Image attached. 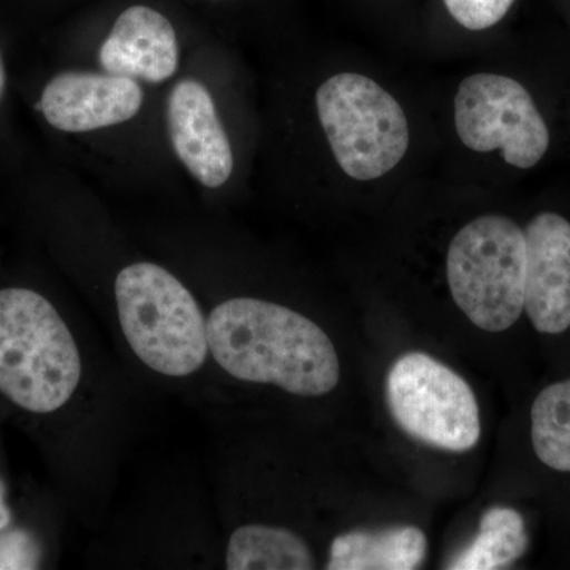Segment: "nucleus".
<instances>
[{"mask_svg":"<svg viewBox=\"0 0 570 570\" xmlns=\"http://www.w3.org/2000/svg\"><path fill=\"white\" fill-rule=\"evenodd\" d=\"M217 365L239 381L272 384L296 396H324L340 382L332 340L317 324L276 303L232 298L209 314Z\"/></svg>","mask_w":570,"mask_h":570,"instance_id":"obj_1","label":"nucleus"},{"mask_svg":"<svg viewBox=\"0 0 570 570\" xmlns=\"http://www.w3.org/2000/svg\"><path fill=\"white\" fill-rule=\"evenodd\" d=\"M81 381L69 326L43 295L0 291V393L36 414L61 409Z\"/></svg>","mask_w":570,"mask_h":570,"instance_id":"obj_2","label":"nucleus"},{"mask_svg":"<svg viewBox=\"0 0 570 570\" xmlns=\"http://www.w3.org/2000/svg\"><path fill=\"white\" fill-rule=\"evenodd\" d=\"M119 322L135 355L156 373L194 374L208 356V328L194 295L149 262L121 269L115 283Z\"/></svg>","mask_w":570,"mask_h":570,"instance_id":"obj_3","label":"nucleus"},{"mask_svg":"<svg viewBox=\"0 0 570 570\" xmlns=\"http://www.w3.org/2000/svg\"><path fill=\"white\" fill-rule=\"evenodd\" d=\"M527 242L504 216H482L453 236L448 254L450 292L479 328L501 333L524 311Z\"/></svg>","mask_w":570,"mask_h":570,"instance_id":"obj_4","label":"nucleus"},{"mask_svg":"<svg viewBox=\"0 0 570 570\" xmlns=\"http://www.w3.org/2000/svg\"><path fill=\"white\" fill-rule=\"evenodd\" d=\"M316 104L330 148L351 178H381L406 156V115L371 78L335 75L317 89Z\"/></svg>","mask_w":570,"mask_h":570,"instance_id":"obj_5","label":"nucleus"},{"mask_svg":"<svg viewBox=\"0 0 570 570\" xmlns=\"http://www.w3.org/2000/svg\"><path fill=\"white\" fill-rule=\"evenodd\" d=\"M387 403L396 425L430 448L468 452L482 433L478 397L468 382L423 352H409L393 363Z\"/></svg>","mask_w":570,"mask_h":570,"instance_id":"obj_6","label":"nucleus"},{"mask_svg":"<svg viewBox=\"0 0 570 570\" xmlns=\"http://www.w3.org/2000/svg\"><path fill=\"white\" fill-rule=\"evenodd\" d=\"M455 126L472 151L501 149L505 163L523 170L538 165L550 145L549 127L530 92L501 75L479 73L461 81Z\"/></svg>","mask_w":570,"mask_h":570,"instance_id":"obj_7","label":"nucleus"},{"mask_svg":"<svg viewBox=\"0 0 570 570\" xmlns=\"http://www.w3.org/2000/svg\"><path fill=\"white\" fill-rule=\"evenodd\" d=\"M141 104V86L132 78L69 70L48 81L39 107L55 129L82 134L130 121Z\"/></svg>","mask_w":570,"mask_h":570,"instance_id":"obj_8","label":"nucleus"},{"mask_svg":"<svg viewBox=\"0 0 570 570\" xmlns=\"http://www.w3.org/2000/svg\"><path fill=\"white\" fill-rule=\"evenodd\" d=\"M168 137L176 156L208 189L224 186L234 174V153L216 104L205 85L176 82L167 102Z\"/></svg>","mask_w":570,"mask_h":570,"instance_id":"obj_9","label":"nucleus"},{"mask_svg":"<svg viewBox=\"0 0 570 570\" xmlns=\"http://www.w3.org/2000/svg\"><path fill=\"white\" fill-rule=\"evenodd\" d=\"M524 242V311L538 332L560 335L570 326V223L554 213L538 214Z\"/></svg>","mask_w":570,"mask_h":570,"instance_id":"obj_10","label":"nucleus"},{"mask_svg":"<svg viewBox=\"0 0 570 570\" xmlns=\"http://www.w3.org/2000/svg\"><path fill=\"white\" fill-rule=\"evenodd\" d=\"M107 73L163 82L178 70L179 48L174 24L146 6L124 10L99 51Z\"/></svg>","mask_w":570,"mask_h":570,"instance_id":"obj_11","label":"nucleus"},{"mask_svg":"<svg viewBox=\"0 0 570 570\" xmlns=\"http://www.w3.org/2000/svg\"><path fill=\"white\" fill-rule=\"evenodd\" d=\"M425 532L415 527L351 531L337 535L330 549V570H412L425 560Z\"/></svg>","mask_w":570,"mask_h":570,"instance_id":"obj_12","label":"nucleus"},{"mask_svg":"<svg viewBox=\"0 0 570 570\" xmlns=\"http://www.w3.org/2000/svg\"><path fill=\"white\" fill-rule=\"evenodd\" d=\"M228 570H311L316 568L305 540L284 528L246 524L228 540Z\"/></svg>","mask_w":570,"mask_h":570,"instance_id":"obj_13","label":"nucleus"},{"mask_svg":"<svg viewBox=\"0 0 570 570\" xmlns=\"http://www.w3.org/2000/svg\"><path fill=\"white\" fill-rule=\"evenodd\" d=\"M523 517L510 508H493L480 520L478 535L461 550L448 569L494 570L519 561L528 549Z\"/></svg>","mask_w":570,"mask_h":570,"instance_id":"obj_14","label":"nucleus"},{"mask_svg":"<svg viewBox=\"0 0 570 570\" xmlns=\"http://www.w3.org/2000/svg\"><path fill=\"white\" fill-rule=\"evenodd\" d=\"M535 455L554 471L570 472V379L543 389L531 409Z\"/></svg>","mask_w":570,"mask_h":570,"instance_id":"obj_15","label":"nucleus"},{"mask_svg":"<svg viewBox=\"0 0 570 570\" xmlns=\"http://www.w3.org/2000/svg\"><path fill=\"white\" fill-rule=\"evenodd\" d=\"M43 550L39 539L24 528L0 531V570L39 569Z\"/></svg>","mask_w":570,"mask_h":570,"instance_id":"obj_16","label":"nucleus"},{"mask_svg":"<svg viewBox=\"0 0 570 570\" xmlns=\"http://www.w3.org/2000/svg\"><path fill=\"white\" fill-rule=\"evenodd\" d=\"M515 0H444L453 20L469 31H483L498 24Z\"/></svg>","mask_w":570,"mask_h":570,"instance_id":"obj_17","label":"nucleus"},{"mask_svg":"<svg viewBox=\"0 0 570 570\" xmlns=\"http://www.w3.org/2000/svg\"><path fill=\"white\" fill-rule=\"evenodd\" d=\"M6 498L7 487L3 480L0 479V531H2L3 528L10 527L11 523V510L9 505H7Z\"/></svg>","mask_w":570,"mask_h":570,"instance_id":"obj_18","label":"nucleus"},{"mask_svg":"<svg viewBox=\"0 0 570 570\" xmlns=\"http://www.w3.org/2000/svg\"><path fill=\"white\" fill-rule=\"evenodd\" d=\"M7 73L6 66H3L2 56H0V99H2L3 92H6Z\"/></svg>","mask_w":570,"mask_h":570,"instance_id":"obj_19","label":"nucleus"}]
</instances>
